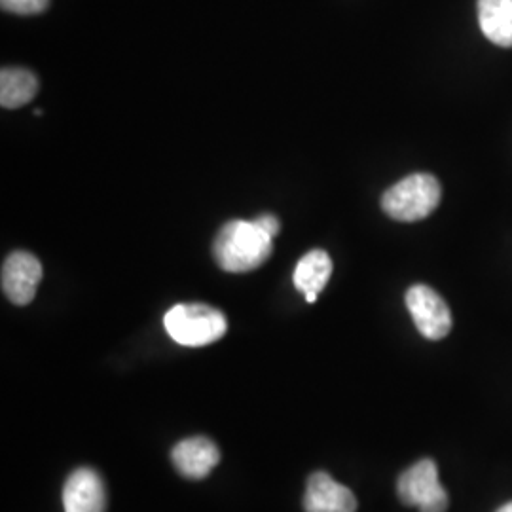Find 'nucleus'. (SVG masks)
I'll return each mask as SVG.
<instances>
[{
    "instance_id": "nucleus-1",
    "label": "nucleus",
    "mask_w": 512,
    "mask_h": 512,
    "mask_svg": "<svg viewBox=\"0 0 512 512\" xmlns=\"http://www.w3.org/2000/svg\"><path fill=\"white\" fill-rule=\"evenodd\" d=\"M274 251V238L255 220H230L220 228L213 255L224 272L245 274L260 268Z\"/></svg>"
},
{
    "instance_id": "nucleus-2",
    "label": "nucleus",
    "mask_w": 512,
    "mask_h": 512,
    "mask_svg": "<svg viewBox=\"0 0 512 512\" xmlns=\"http://www.w3.org/2000/svg\"><path fill=\"white\" fill-rule=\"evenodd\" d=\"M164 325L167 334L186 348L209 346L228 330L224 313L207 304H177L165 313Z\"/></svg>"
},
{
    "instance_id": "nucleus-3",
    "label": "nucleus",
    "mask_w": 512,
    "mask_h": 512,
    "mask_svg": "<svg viewBox=\"0 0 512 512\" xmlns=\"http://www.w3.org/2000/svg\"><path fill=\"white\" fill-rule=\"evenodd\" d=\"M440 183L429 173H414L385 190L382 209L399 222H416L439 207Z\"/></svg>"
},
{
    "instance_id": "nucleus-4",
    "label": "nucleus",
    "mask_w": 512,
    "mask_h": 512,
    "mask_svg": "<svg viewBox=\"0 0 512 512\" xmlns=\"http://www.w3.org/2000/svg\"><path fill=\"white\" fill-rule=\"evenodd\" d=\"M397 492L406 507H418L421 512H446L450 503L433 459H421L404 471Z\"/></svg>"
},
{
    "instance_id": "nucleus-5",
    "label": "nucleus",
    "mask_w": 512,
    "mask_h": 512,
    "mask_svg": "<svg viewBox=\"0 0 512 512\" xmlns=\"http://www.w3.org/2000/svg\"><path fill=\"white\" fill-rule=\"evenodd\" d=\"M406 306L416 327L427 340H442L452 330V311L437 291L414 285L406 293Z\"/></svg>"
},
{
    "instance_id": "nucleus-6",
    "label": "nucleus",
    "mask_w": 512,
    "mask_h": 512,
    "mask_svg": "<svg viewBox=\"0 0 512 512\" xmlns=\"http://www.w3.org/2000/svg\"><path fill=\"white\" fill-rule=\"evenodd\" d=\"M42 264L27 251H14L2 264V293L16 306H27L37 294Z\"/></svg>"
},
{
    "instance_id": "nucleus-7",
    "label": "nucleus",
    "mask_w": 512,
    "mask_h": 512,
    "mask_svg": "<svg viewBox=\"0 0 512 512\" xmlns=\"http://www.w3.org/2000/svg\"><path fill=\"white\" fill-rule=\"evenodd\" d=\"M65 512L107 511V490L103 478L90 467H82L67 478L63 488Z\"/></svg>"
},
{
    "instance_id": "nucleus-8",
    "label": "nucleus",
    "mask_w": 512,
    "mask_h": 512,
    "mask_svg": "<svg viewBox=\"0 0 512 512\" xmlns=\"http://www.w3.org/2000/svg\"><path fill=\"white\" fill-rule=\"evenodd\" d=\"M304 511L355 512L357 497L349 488L338 484L327 473H315L308 480V488L304 495Z\"/></svg>"
},
{
    "instance_id": "nucleus-9",
    "label": "nucleus",
    "mask_w": 512,
    "mask_h": 512,
    "mask_svg": "<svg viewBox=\"0 0 512 512\" xmlns=\"http://www.w3.org/2000/svg\"><path fill=\"white\" fill-rule=\"evenodd\" d=\"M171 459L184 478L202 480L219 465L220 452L213 440L194 437L179 442L171 452Z\"/></svg>"
},
{
    "instance_id": "nucleus-10",
    "label": "nucleus",
    "mask_w": 512,
    "mask_h": 512,
    "mask_svg": "<svg viewBox=\"0 0 512 512\" xmlns=\"http://www.w3.org/2000/svg\"><path fill=\"white\" fill-rule=\"evenodd\" d=\"M332 275V260L329 253L315 249L302 256L294 268V287L306 294V300L313 304L317 294L321 293Z\"/></svg>"
},
{
    "instance_id": "nucleus-11",
    "label": "nucleus",
    "mask_w": 512,
    "mask_h": 512,
    "mask_svg": "<svg viewBox=\"0 0 512 512\" xmlns=\"http://www.w3.org/2000/svg\"><path fill=\"white\" fill-rule=\"evenodd\" d=\"M478 23L495 46L512 48V0H478Z\"/></svg>"
},
{
    "instance_id": "nucleus-12",
    "label": "nucleus",
    "mask_w": 512,
    "mask_h": 512,
    "mask_svg": "<svg viewBox=\"0 0 512 512\" xmlns=\"http://www.w3.org/2000/svg\"><path fill=\"white\" fill-rule=\"evenodd\" d=\"M38 93L35 74L19 67H6L0 71V105L4 109H19L31 103Z\"/></svg>"
},
{
    "instance_id": "nucleus-13",
    "label": "nucleus",
    "mask_w": 512,
    "mask_h": 512,
    "mask_svg": "<svg viewBox=\"0 0 512 512\" xmlns=\"http://www.w3.org/2000/svg\"><path fill=\"white\" fill-rule=\"evenodd\" d=\"M2 10L19 14V16H33L40 14L48 8L50 0H0Z\"/></svg>"
},
{
    "instance_id": "nucleus-14",
    "label": "nucleus",
    "mask_w": 512,
    "mask_h": 512,
    "mask_svg": "<svg viewBox=\"0 0 512 512\" xmlns=\"http://www.w3.org/2000/svg\"><path fill=\"white\" fill-rule=\"evenodd\" d=\"M256 224L264 230V232H268L272 238H275L277 234H279V230H281V224H279V219L274 217V215H262V217H258L255 219Z\"/></svg>"
},
{
    "instance_id": "nucleus-15",
    "label": "nucleus",
    "mask_w": 512,
    "mask_h": 512,
    "mask_svg": "<svg viewBox=\"0 0 512 512\" xmlns=\"http://www.w3.org/2000/svg\"><path fill=\"white\" fill-rule=\"evenodd\" d=\"M495 512H512V501L511 503H507V505H503L501 509H497Z\"/></svg>"
}]
</instances>
